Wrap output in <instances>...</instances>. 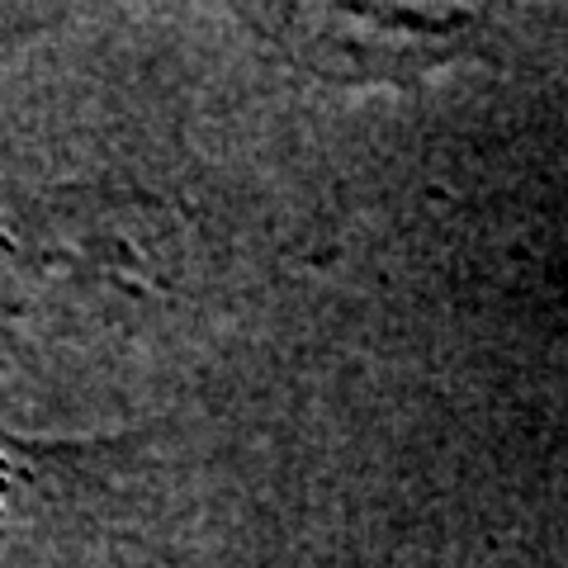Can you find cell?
I'll list each match as a JSON object with an SVG mask.
<instances>
[{
    "label": "cell",
    "mask_w": 568,
    "mask_h": 568,
    "mask_svg": "<svg viewBox=\"0 0 568 568\" xmlns=\"http://www.w3.org/2000/svg\"><path fill=\"white\" fill-rule=\"evenodd\" d=\"M275 39L336 81H413L469 43V14L426 20L417 10H280Z\"/></svg>",
    "instance_id": "6da1fadb"
},
{
    "label": "cell",
    "mask_w": 568,
    "mask_h": 568,
    "mask_svg": "<svg viewBox=\"0 0 568 568\" xmlns=\"http://www.w3.org/2000/svg\"><path fill=\"white\" fill-rule=\"evenodd\" d=\"M14 455H20V450H14V446H6V440H0V488H6L10 478H20V469H14Z\"/></svg>",
    "instance_id": "7a4b0ae2"
}]
</instances>
